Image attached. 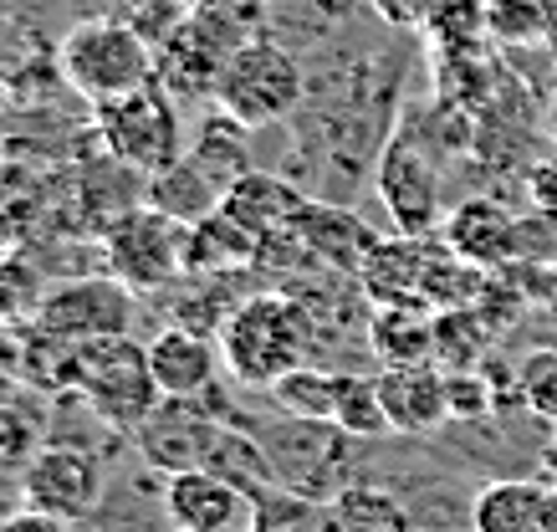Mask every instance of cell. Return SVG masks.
Returning <instances> with one entry per match:
<instances>
[{
	"mask_svg": "<svg viewBox=\"0 0 557 532\" xmlns=\"http://www.w3.org/2000/svg\"><path fill=\"white\" fill-rule=\"evenodd\" d=\"M57 77L87 108L113 103V98L138 92V87H149L159 77V47L134 21H119V16L77 21L57 41Z\"/></svg>",
	"mask_w": 557,
	"mask_h": 532,
	"instance_id": "cell-1",
	"label": "cell"
},
{
	"mask_svg": "<svg viewBox=\"0 0 557 532\" xmlns=\"http://www.w3.org/2000/svg\"><path fill=\"white\" fill-rule=\"evenodd\" d=\"M312 312L287 293H261L246 297L236 312L220 318V354H225V369L240 379V384H256V389H271L282 384L292 369H302L307 354H312Z\"/></svg>",
	"mask_w": 557,
	"mask_h": 532,
	"instance_id": "cell-2",
	"label": "cell"
},
{
	"mask_svg": "<svg viewBox=\"0 0 557 532\" xmlns=\"http://www.w3.org/2000/svg\"><path fill=\"white\" fill-rule=\"evenodd\" d=\"M92 134H98L102 154L123 159L138 174L170 170L174 159H185V149H189L180 108H174V92L159 77L149 87H138V92H123L113 103L92 108Z\"/></svg>",
	"mask_w": 557,
	"mask_h": 532,
	"instance_id": "cell-3",
	"label": "cell"
},
{
	"mask_svg": "<svg viewBox=\"0 0 557 532\" xmlns=\"http://www.w3.org/2000/svg\"><path fill=\"white\" fill-rule=\"evenodd\" d=\"M302 98H307L302 62L287 47H276L271 36H246L236 52L225 57L220 83H215V108H225L246 128L292 119L302 108Z\"/></svg>",
	"mask_w": 557,
	"mask_h": 532,
	"instance_id": "cell-4",
	"label": "cell"
},
{
	"mask_svg": "<svg viewBox=\"0 0 557 532\" xmlns=\"http://www.w3.org/2000/svg\"><path fill=\"white\" fill-rule=\"evenodd\" d=\"M92 405L98 420H108L113 430L134 435L144 420L159 405V384H153L149 369V344H134L128 333L119 338H98V344H83V359H77V389Z\"/></svg>",
	"mask_w": 557,
	"mask_h": 532,
	"instance_id": "cell-5",
	"label": "cell"
},
{
	"mask_svg": "<svg viewBox=\"0 0 557 532\" xmlns=\"http://www.w3.org/2000/svg\"><path fill=\"white\" fill-rule=\"evenodd\" d=\"M102 272H113L119 282H128L134 293L174 287L180 276H189L185 225L153 206L128 210L119 225L102 231Z\"/></svg>",
	"mask_w": 557,
	"mask_h": 532,
	"instance_id": "cell-6",
	"label": "cell"
},
{
	"mask_svg": "<svg viewBox=\"0 0 557 532\" xmlns=\"http://www.w3.org/2000/svg\"><path fill=\"white\" fill-rule=\"evenodd\" d=\"M267 450L276 461V477H282V492L292 497H318V502H333L343 492V441H354L348 430H338L333 420H297L287 415L282 425H271L267 435Z\"/></svg>",
	"mask_w": 557,
	"mask_h": 532,
	"instance_id": "cell-7",
	"label": "cell"
},
{
	"mask_svg": "<svg viewBox=\"0 0 557 532\" xmlns=\"http://www.w3.org/2000/svg\"><path fill=\"white\" fill-rule=\"evenodd\" d=\"M134 287L119 282L113 272L98 276H77V282H62L51 287L47 302H41V318L36 323L62 333L72 344H98V338H119L134 327Z\"/></svg>",
	"mask_w": 557,
	"mask_h": 532,
	"instance_id": "cell-8",
	"label": "cell"
},
{
	"mask_svg": "<svg viewBox=\"0 0 557 532\" xmlns=\"http://www.w3.org/2000/svg\"><path fill=\"white\" fill-rule=\"evenodd\" d=\"M21 497H26V507L83 522L102 502V461L83 446H67V441L62 446H36L21 466Z\"/></svg>",
	"mask_w": 557,
	"mask_h": 532,
	"instance_id": "cell-9",
	"label": "cell"
},
{
	"mask_svg": "<svg viewBox=\"0 0 557 532\" xmlns=\"http://www.w3.org/2000/svg\"><path fill=\"white\" fill-rule=\"evenodd\" d=\"M379 200L399 236H430L440 225V174L409 134H394L379 154Z\"/></svg>",
	"mask_w": 557,
	"mask_h": 532,
	"instance_id": "cell-10",
	"label": "cell"
},
{
	"mask_svg": "<svg viewBox=\"0 0 557 532\" xmlns=\"http://www.w3.org/2000/svg\"><path fill=\"white\" fill-rule=\"evenodd\" d=\"M164 517L174 532H256V497L215 477L210 466L164 477Z\"/></svg>",
	"mask_w": 557,
	"mask_h": 532,
	"instance_id": "cell-11",
	"label": "cell"
},
{
	"mask_svg": "<svg viewBox=\"0 0 557 532\" xmlns=\"http://www.w3.org/2000/svg\"><path fill=\"white\" fill-rule=\"evenodd\" d=\"M215 435H220V420L210 410H200L195 399H159L149 420L134 430L144 461H149L153 471H164V477L195 471V466L210 461Z\"/></svg>",
	"mask_w": 557,
	"mask_h": 532,
	"instance_id": "cell-12",
	"label": "cell"
},
{
	"mask_svg": "<svg viewBox=\"0 0 557 532\" xmlns=\"http://www.w3.org/2000/svg\"><path fill=\"white\" fill-rule=\"evenodd\" d=\"M379 395H384L388 430H399V435H430L450 420V374L435 359L384 363Z\"/></svg>",
	"mask_w": 557,
	"mask_h": 532,
	"instance_id": "cell-13",
	"label": "cell"
},
{
	"mask_svg": "<svg viewBox=\"0 0 557 532\" xmlns=\"http://www.w3.org/2000/svg\"><path fill=\"white\" fill-rule=\"evenodd\" d=\"M220 338H210L205 327L174 323L149 338V369L164 399H200L215 389L220 379Z\"/></svg>",
	"mask_w": 557,
	"mask_h": 532,
	"instance_id": "cell-14",
	"label": "cell"
},
{
	"mask_svg": "<svg viewBox=\"0 0 557 532\" xmlns=\"http://www.w3.org/2000/svg\"><path fill=\"white\" fill-rule=\"evenodd\" d=\"M445 246L481 272H496L522 251V221H511V210L496 200H466L445 215Z\"/></svg>",
	"mask_w": 557,
	"mask_h": 532,
	"instance_id": "cell-15",
	"label": "cell"
},
{
	"mask_svg": "<svg viewBox=\"0 0 557 532\" xmlns=\"http://www.w3.org/2000/svg\"><path fill=\"white\" fill-rule=\"evenodd\" d=\"M475 532H557L553 522V486L532 477L491 481L471 507Z\"/></svg>",
	"mask_w": 557,
	"mask_h": 532,
	"instance_id": "cell-16",
	"label": "cell"
},
{
	"mask_svg": "<svg viewBox=\"0 0 557 532\" xmlns=\"http://www.w3.org/2000/svg\"><path fill=\"white\" fill-rule=\"evenodd\" d=\"M220 206L231 210L246 231H256L261 240H271V236H287V231H297L307 200L287 185V180L251 170V174H240L236 185L225 189V200H220Z\"/></svg>",
	"mask_w": 557,
	"mask_h": 532,
	"instance_id": "cell-17",
	"label": "cell"
},
{
	"mask_svg": "<svg viewBox=\"0 0 557 532\" xmlns=\"http://www.w3.org/2000/svg\"><path fill=\"white\" fill-rule=\"evenodd\" d=\"M297 240H302L307 257H318L333 272H354V276L363 272V261L373 251V236L363 231V221L338 206H307L302 221H297Z\"/></svg>",
	"mask_w": 557,
	"mask_h": 532,
	"instance_id": "cell-18",
	"label": "cell"
},
{
	"mask_svg": "<svg viewBox=\"0 0 557 532\" xmlns=\"http://www.w3.org/2000/svg\"><path fill=\"white\" fill-rule=\"evenodd\" d=\"M435 312L424 297H405V302H379L369 327V344L384 363H420L435 359Z\"/></svg>",
	"mask_w": 557,
	"mask_h": 532,
	"instance_id": "cell-19",
	"label": "cell"
},
{
	"mask_svg": "<svg viewBox=\"0 0 557 532\" xmlns=\"http://www.w3.org/2000/svg\"><path fill=\"white\" fill-rule=\"evenodd\" d=\"M261 257V236L246 231V225L220 206L215 215L185 225V267L189 276H215L225 267H240V261Z\"/></svg>",
	"mask_w": 557,
	"mask_h": 532,
	"instance_id": "cell-20",
	"label": "cell"
},
{
	"mask_svg": "<svg viewBox=\"0 0 557 532\" xmlns=\"http://www.w3.org/2000/svg\"><path fill=\"white\" fill-rule=\"evenodd\" d=\"M424 251H430V236H394V240H373L369 261H363V293L373 302H405V297H420V276H424Z\"/></svg>",
	"mask_w": 557,
	"mask_h": 532,
	"instance_id": "cell-21",
	"label": "cell"
},
{
	"mask_svg": "<svg viewBox=\"0 0 557 532\" xmlns=\"http://www.w3.org/2000/svg\"><path fill=\"white\" fill-rule=\"evenodd\" d=\"M220 200H225V189H220L189 154L174 159L170 170L149 174V206L174 215L180 225H195V221H205V215H215Z\"/></svg>",
	"mask_w": 557,
	"mask_h": 532,
	"instance_id": "cell-22",
	"label": "cell"
},
{
	"mask_svg": "<svg viewBox=\"0 0 557 532\" xmlns=\"http://www.w3.org/2000/svg\"><path fill=\"white\" fill-rule=\"evenodd\" d=\"M246 134H251L246 123L231 119L225 108H215V113H210V119L189 134L185 154L195 159V164H200V170L210 174L220 189H231L240 174H251V149H246Z\"/></svg>",
	"mask_w": 557,
	"mask_h": 532,
	"instance_id": "cell-23",
	"label": "cell"
},
{
	"mask_svg": "<svg viewBox=\"0 0 557 532\" xmlns=\"http://www.w3.org/2000/svg\"><path fill=\"white\" fill-rule=\"evenodd\" d=\"M205 466H210L215 477H225L231 486H240V492L256 502H261V492H282V477H276V461H271L267 441H261V435H246V430L220 425Z\"/></svg>",
	"mask_w": 557,
	"mask_h": 532,
	"instance_id": "cell-24",
	"label": "cell"
},
{
	"mask_svg": "<svg viewBox=\"0 0 557 532\" xmlns=\"http://www.w3.org/2000/svg\"><path fill=\"white\" fill-rule=\"evenodd\" d=\"M51 189L41 174H32L16 159H0V251H11L36 231V221L47 215Z\"/></svg>",
	"mask_w": 557,
	"mask_h": 532,
	"instance_id": "cell-25",
	"label": "cell"
},
{
	"mask_svg": "<svg viewBox=\"0 0 557 532\" xmlns=\"http://www.w3.org/2000/svg\"><path fill=\"white\" fill-rule=\"evenodd\" d=\"M51 282L41 276L32 257L21 251H0V318L11 327H32L41 318V302H47Z\"/></svg>",
	"mask_w": 557,
	"mask_h": 532,
	"instance_id": "cell-26",
	"label": "cell"
},
{
	"mask_svg": "<svg viewBox=\"0 0 557 532\" xmlns=\"http://www.w3.org/2000/svg\"><path fill=\"white\" fill-rule=\"evenodd\" d=\"M486 32L502 47H537L557 36L553 0H486Z\"/></svg>",
	"mask_w": 557,
	"mask_h": 532,
	"instance_id": "cell-27",
	"label": "cell"
},
{
	"mask_svg": "<svg viewBox=\"0 0 557 532\" xmlns=\"http://www.w3.org/2000/svg\"><path fill=\"white\" fill-rule=\"evenodd\" d=\"M486 333L491 327L471 312V302H460V308H440L435 312V363L445 369V374L475 369L481 354H486Z\"/></svg>",
	"mask_w": 557,
	"mask_h": 532,
	"instance_id": "cell-28",
	"label": "cell"
},
{
	"mask_svg": "<svg viewBox=\"0 0 557 532\" xmlns=\"http://www.w3.org/2000/svg\"><path fill=\"white\" fill-rule=\"evenodd\" d=\"M271 399L297 420H333L338 415V369H292L282 384H271Z\"/></svg>",
	"mask_w": 557,
	"mask_h": 532,
	"instance_id": "cell-29",
	"label": "cell"
},
{
	"mask_svg": "<svg viewBox=\"0 0 557 532\" xmlns=\"http://www.w3.org/2000/svg\"><path fill=\"white\" fill-rule=\"evenodd\" d=\"M333 425L348 430L354 441H373L388 430L384 395H379V374H338V415Z\"/></svg>",
	"mask_w": 557,
	"mask_h": 532,
	"instance_id": "cell-30",
	"label": "cell"
},
{
	"mask_svg": "<svg viewBox=\"0 0 557 532\" xmlns=\"http://www.w3.org/2000/svg\"><path fill=\"white\" fill-rule=\"evenodd\" d=\"M435 52H475L486 32V0H440L420 26Z\"/></svg>",
	"mask_w": 557,
	"mask_h": 532,
	"instance_id": "cell-31",
	"label": "cell"
},
{
	"mask_svg": "<svg viewBox=\"0 0 557 532\" xmlns=\"http://www.w3.org/2000/svg\"><path fill=\"white\" fill-rule=\"evenodd\" d=\"M327 512L348 532H409L405 512H399L384 492H373V486H343L338 497L327 502Z\"/></svg>",
	"mask_w": 557,
	"mask_h": 532,
	"instance_id": "cell-32",
	"label": "cell"
},
{
	"mask_svg": "<svg viewBox=\"0 0 557 532\" xmlns=\"http://www.w3.org/2000/svg\"><path fill=\"white\" fill-rule=\"evenodd\" d=\"M517 395L532 415L542 420H557V354L553 348H537L527 354L522 369H517Z\"/></svg>",
	"mask_w": 557,
	"mask_h": 532,
	"instance_id": "cell-33",
	"label": "cell"
},
{
	"mask_svg": "<svg viewBox=\"0 0 557 532\" xmlns=\"http://www.w3.org/2000/svg\"><path fill=\"white\" fill-rule=\"evenodd\" d=\"M486 410H491V395H486L481 369L450 374V420H475V415H486Z\"/></svg>",
	"mask_w": 557,
	"mask_h": 532,
	"instance_id": "cell-34",
	"label": "cell"
},
{
	"mask_svg": "<svg viewBox=\"0 0 557 532\" xmlns=\"http://www.w3.org/2000/svg\"><path fill=\"white\" fill-rule=\"evenodd\" d=\"M435 5L440 0H373V11H379L388 26H405V32H420Z\"/></svg>",
	"mask_w": 557,
	"mask_h": 532,
	"instance_id": "cell-35",
	"label": "cell"
},
{
	"mask_svg": "<svg viewBox=\"0 0 557 532\" xmlns=\"http://www.w3.org/2000/svg\"><path fill=\"white\" fill-rule=\"evenodd\" d=\"M0 532H77V522L51 517V512H41V507H21V512L0 517Z\"/></svg>",
	"mask_w": 557,
	"mask_h": 532,
	"instance_id": "cell-36",
	"label": "cell"
},
{
	"mask_svg": "<svg viewBox=\"0 0 557 532\" xmlns=\"http://www.w3.org/2000/svg\"><path fill=\"white\" fill-rule=\"evenodd\" d=\"M532 195H537V206L557 210V159H553V164H542V170L532 174Z\"/></svg>",
	"mask_w": 557,
	"mask_h": 532,
	"instance_id": "cell-37",
	"label": "cell"
},
{
	"mask_svg": "<svg viewBox=\"0 0 557 532\" xmlns=\"http://www.w3.org/2000/svg\"><path fill=\"white\" fill-rule=\"evenodd\" d=\"M5 363H21V327H11L0 318V369Z\"/></svg>",
	"mask_w": 557,
	"mask_h": 532,
	"instance_id": "cell-38",
	"label": "cell"
},
{
	"mask_svg": "<svg viewBox=\"0 0 557 532\" xmlns=\"http://www.w3.org/2000/svg\"><path fill=\"white\" fill-rule=\"evenodd\" d=\"M11 123H16V103H11V92H5V83H0V144L11 138Z\"/></svg>",
	"mask_w": 557,
	"mask_h": 532,
	"instance_id": "cell-39",
	"label": "cell"
},
{
	"mask_svg": "<svg viewBox=\"0 0 557 532\" xmlns=\"http://www.w3.org/2000/svg\"><path fill=\"white\" fill-rule=\"evenodd\" d=\"M547 128H553V138H557V98H553V108H547Z\"/></svg>",
	"mask_w": 557,
	"mask_h": 532,
	"instance_id": "cell-40",
	"label": "cell"
},
{
	"mask_svg": "<svg viewBox=\"0 0 557 532\" xmlns=\"http://www.w3.org/2000/svg\"><path fill=\"white\" fill-rule=\"evenodd\" d=\"M424 532H456V528H424ZM475 532V528H471Z\"/></svg>",
	"mask_w": 557,
	"mask_h": 532,
	"instance_id": "cell-41",
	"label": "cell"
},
{
	"mask_svg": "<svg viewBox=\"0 0 557 532\" xmlns=\"http://www.w3.org/2000/svg\"><path fill=\"white\" fill-rule=\"evenodd\" d=\"M0 517H5V512H0Z\"/></svg>",
	"mask_w": 557,
	"mask_h": 532,
	"instance_id": "cell-42",
	"label": "cell"
}]
</instances>
